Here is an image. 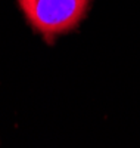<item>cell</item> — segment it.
<instances>
[{"instance_id": "cell-1", "label": "cell", "mask_w": 140, "mask_h": 148, "mask_svg": "<svg viewBox=\"0 0 140 148\" xmlns=\"http://www.w3.org/2000/svg\"><path fill=\"white\" fill-rule=\"evenodd\" d=\"M28 24L46 40L77 27L90 0H18Z\"/></svg>"}]
</instances>
